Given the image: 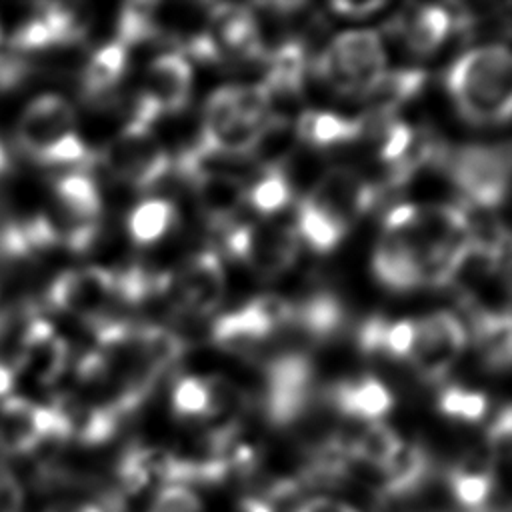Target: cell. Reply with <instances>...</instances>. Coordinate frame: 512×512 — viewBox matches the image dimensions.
Here are the masks:
<instances>
[{
	"mask_svg": "<svg viewBox=\"0 0 512 512\" xmlns=\"http://www.w3.org/2000/svg\"><path fill=\"white\" fill-rule=\"evenodd\" d=\"M176 222V208L166 198H150L138 204L128 216V234L136 244L160 242Z\"/></svg>",
	"mask_w": 512,
	"mask_h": 512,
	"instance_id": "cell-20",
	"label": "cell"
},
{
	"mask_svg": "<svg viewBox=\"0 0 512 512\" xmlns=\"http://www.w3.org/2000/svg\"><path fill=\"white\" fill-rule=\"evenodd\" d=\"M390 34L402 38L404 46L416 56L436 52L452 30L444 6H410L390 22Z\"/></svg>",
	"mask_w": 512,
	"mask_h": 512,
	"instance_id": "cell-16",
	"label": "cell"
},
{
	"mask_svg": "<svg viewBox=\"0 0 512 512\" xmlns=\"http://www.w3.org/2000/svg\"><path fill=\"white\" fill-rule=\"evenodd\" d=\"M76 134L74 108L58 94L36 96L20 114L16 126V142L22 154L36 164L66 138Z\"/></svg>",
	"mask_w": 512,
	"mask_h": 512,
	"instance_id": "cell-9",
	"label": "cell"
},
{
	"mask_svg": "<svg viewBox=\"0 0 512 512\" xmlns=\"http://www.w3.org/2000/svg\"><path fill=\"white\" fill-rule=\"evenodd\" d=\"M202 504L194 492L184 486H168L154 498L150 512H200Z\"/></svg>",
	"mask_w": 512,
	"mask_h": 512,
	"instance_id": "cell-28",
	"label": "cell"
},
{
	"mask_svg": "<svg viewBox=\"0 0 512 512\" xmlns=\"http://www.w3.org/2000/svg\"><path fill=\"white\" fill-rule=\"evenodd\" d=\"M472 334L478 346L482 364L490 370H506L510 364V316L476 318Z\"/></svg>",
	"mask_w": 512,
	"mask_h": 512,
	"instance_id": "cell-21",
	"label": "cell"
},
{
	"mask_svg": "<svg viewBox=\"0 0 512 512\" xmlns=\"http://www.w3.org/2000/svg\"><path fill=\"white\" fill-rule=\"evenodd\" d=\"M8 166H10V158H8V152H6V148L0 140V174H4L8 170Z\"/></svg>",
	"mask_w": 512,
	"mask_h": 512,
	"instance_id": "cell-34",
	"label": "cell"
},
{
	"mask_svg": "<svg viewBox=\"0 0 512 512\" xmlns=\"http://www.w3.org/2000/svg\"><path fill=\"white\" fill-rule=\"evenodd\" d=\"M46 302L88 326L110 316L116 302L114 274L104 266L64 270L48 286Z\"/></svg>",
	"mask_w": 512,
	"mask_h": 512,
	"instance_id": "cell-7",
	"label": "cell"
},
{
	"mask_svg": "<svg viewBox=\"0 0 512 512\" xmlns=\"http://www.w3.org/2000/svg\"><path fill=\"white\" fill-rule=\"evenodd\" d=\"M436 166L462 192L466 206L496 212L508 190L510 154L506 144H466L460 148L442 146Z\"/></svg>",
	"mask_w": 512,
	"mask_h": 512,
	"instance_id": "cell-3",
	"label": "cell"
},
{
	"mask_svg": "<svg viewBox=\"0 0 512 512\" xmlns=\"http://www.w3.org/2000/svg\"><path fill=\"white\" fill-rule=\"evenodd\" d=\"M226 252L252 272L274 278L286 274L298 260V234L286 224H230L224 228Z\"/></svg>",
	"mask_w": 512,
	"mask_h": 512,
	"instance_id": "cell-5",
	"label": "cell"
},
{
	"mask_svg": "<svg viewBox=\"0 0 512 512\" xmlns=\"http://www.w3.org/2000/svg\"><path fill=\"white\" fill-rule=\"evenodd\" d=\"M438 408L448 418L462 422H478L484 418L488 410V398L480 390L466 388L462 384H452L440 392Z\"/></svg>",
	"mask_w": 512,
	"mask_h": 512,
	"instance_id": "cell-24",
	"label": "cell"
},
{
	"mask_svg": "<svg viewBox=\"0 0 512 512\" xmlns=\"http://www.w3.org/2000/svg\"><path fill=\"white\" fill-rule=\"evenodd\" d=\"M200 218L212 228H228L246 200V188L234 174H202L190 180Z\"/></svg>",
	"mask_w": 512,
	"mask_h": 512,
	"instance_id": "cell-14",
	"label": "cell"
},
{
	"mask_svg": "<svg viewBox=\"0 0 512 512\" xmlns=\"http://www.w3.org/2000/svg\"><path fill=\"white\" fill-rule=\"evenodd\" d=\"M0 38H2V34H0Z\"/></svg>",
	"mask_w": 512,
	"mask_h": 512,
	"instance_id": "cell-35",
	"label": "cell"
},
{
	"mask_svg": "<svg viewBox=\"0 0 512 512\" xmlns=\"http://www.w3.org/2000/svg\"><path fill=\"white\" fill-rule=\"evenodd\" d=\"M226 294V270L214 250L194 252L176 276H170L168 296L186 314L206 316L214 312Z\"/></svg>",
	"mask_w": 512,
	"mask_h": 512,
	"instance_id": "cell-10",
	"label": "cell"
},
{
	"mask_svg": "<svg viewBox=\"0 0 512 512\" xmlns=\"http://www.w3.org/2000/svg\"><path fill=\"white\" fill-rule=\"evenodd\" d=\"M400 436L386 424L372 422L346 448L348 456L382 470L400 448Z\"/></svg>",
	"mask_w": 512,
	"mask_h": 512,
	"instance_id": "cell-22",
	"label": "cell"
},
{
	"mask_svg": "<svg viewBox=\"0 0 512 512\" xmlns=\"http://www.w3.org/2000/svg\"><path fill=\"white\" fill-rule=\"evenodd\" d=\"M296 512H358V510L348 506L346 502L320 496V498H312V500L304 502Z\"/></svg>",
	"mask_w": 512,
	"mask_h": 512,
	"instance_id": "cell-31",
	"label": "cell"
},
{
	"mask_svg": "<svg viewBox=\"0 0 512 512\" xmlns=\"http://www.w3.org/2000/svg\"><path fill=\"white\" fill-rule=\"evenodd\" d=\"M238 512H272V508L264 502V500H256V498H246L240 502Z\"/></svg>",
	"mask_w": 512,
	"mask_h": 512,
	"instance_id": "cell-33",
	"label": "cell"
},
{
	"mask_svg": "<svg viewBox=\"0 0 512 512\" xmlns=\"http://www.w3.org/2000/svg\"><path fill=\"white\" fill-rule=\"evenodd\" d=\"M46 440V406L22 396H8L0 404V450L28 454Z\"/></svg>",
	"mask_w": 512,
	"mask_h": 512,
	"instance_id": "cell-13",
	"label": "cell"
},
{
	"mask_svg": "<svg viewBox=\"0 0 512 512\" xmlns=\"http://www.w3.org/2000/svg\"><path fill=\"white\" fill-rule=\"evenodd\" d=\"M446 90L466 122L504 124L512 108L508 48L482 44L458 56L446 72Z\"/></svg>",
	"mask_w": 512,
	"mask_h": 512,
	"instance_id": "cell-1",
	"label": "cell"
},
{
	"mask_svg": "<svg viewBox=\"0 0 512 512\" xmlns=\"http://www.w3.org/2000/svg\"><path fill=\"white\" fill-rule=\"evenodd\" d=\"M34 66L16 52H0V94H8L30 80Z\"/></svg>",
	"mask_w": 512,
	"mask_h": 512,
	"instance_id": "cell-27",
	"label": "cell"
},
{
	"mask_svg": "<svg viewBox=\"0 0 512 512\" xmlns=\"http://www.w3.org/2000/svg\"><path fill=\"white\" fill-rule=\"evenodd\" d=\"M172 412L178 418H206L208 416V386L204 378L182 376L170 396Z\"/></svg>",
	"mask_w": 512,
	"mask_h": 512,
	"instance_id": "cell-26",
	"label": "cell"
},
{
	"mask_svg": "<svg viewBox=\"0 0 512 512\" xmlns=\"http://www.w3.org/2000/svg\"><path fill=\"white\" fill-rule=\"evenodd\" d=\"M100 162L112 178L132 190H148L168 176L172 162L168 150L156 138L152 128L126 124L104 144Z\"/></svg>",
	"mask_w": 512,
	"mask_h": 512,
	"instance_id": "cell-4",
	"label": "cell"
},
{
	"mask_svg": "<svg viewBox=\"0 0 512 512\" xmlns=\"http://www.w3.org/2000/svg\"><path fill=\"white\" fill-rule=\"evenodd\" d=\"M382 472V492L388 498H404L420 490L430 476V458L418 444L402 442Z\"/></svg>",
	"mask_w": 512,
	"mask_h": 512,
	"instance_id": "cell-19",
	"label": "cell"
},
{
	"mask_svg": "<svg viewBox=\"0 0 512 512\" xmlns=\"http://www.w3.org/2000/svg\"><path fill=\"white\" fill-rule=\"evenodd\" d=\"M14 382H16V370L0 362V398H8V392L12 390Z\"/></svg>",
	"mask_w": 512,
	"mask_h": 512,
	"instance_id": "cell-32",
	"label": "cell"
},
{
	"mask_svg": "<svg viewBox=\"0 0 512 512\" xmlns=\"http://www.w3.org/2000/svg\"><path fill=\"white\" fill-rule=\"evenodd\" d=\"M298 144L320 150L332 146H346L360 140V120H352L328 110H302L294 122Z\"/></svg>",
	"mask_w": 512,
	"mask_h": 512,
	"instance_id": "cell-18",
	"label": "cell"
},
{
	"mask_svg": "<svg viewBox=\"0 0 512 512\" xmlns=\"http://www.w3.org/2000/svg\"><path fill=\"white\" fill-rule=\"evenodd\" d=\"M292 196L282 170H260L258 180L246 190L250 206L260 214H276L284 210Z\"/></svg>",
	"mask_w": 512,
	"mask_h": 512,
	"instance_id": "cell-23",
	"label": "cell"
},
{
	"mask_svg": "<svg viewBox=\"0 0 512 512\" xmlns=\"http://www.w3.org/2000/svg\"><path fill=\"white\" fill-rule=\"evenodd\" d=\"M428 76L418 68L384 72L370 88L360 94L368 116L396 118L426 88Z\"/></svg>",
	"mask_w": 512,
	"mask_h": 512,
	"instance_id": "cell-15",
	"label": "cell"
},
{
	"mask_svg": "<svg viewBox=\"0 0 512 512\" xmlns=\"http://www.w3.org/2000/svg\"><path fill=\"white\" fill-rule=\"evenodd\" d=\"M68 356L66 340L50 322L34 316L24 332L16 372H26L38 384L50 386L64 374Z\"/></svg>",
	"mask_w": 512,
	"mask_h": 512,
	"instance_id": "cell-11",
	"label": "cell"
},
{
	"mask_svg": "<svg viewBox=\"0 0 512 512\" xmlns=\"http://www.w3.org/2000/svg\"><path fill=\"white\" fill-rule=\"evenodd\" d=\"M324 398L338 414L356 420H378L386 416L394 404L386 382L370 374H360L326 388Z\"/></svg>",
	"mask_w": 512,
	"mask_h": 512,
	"instance_id": "cell-12",
	"label": "cell"
},
{
	"mask_svg": "<svg viewBox=\"0 0 512 512\" xmlns=\"http://www.w3.org/2000/svg\"><path fill=\"white\" fill-rule=\"evenodd\" d=\"M466 346L464 324L446 310L414 320V342L408 354L410 368L420 380L434 384L448 376Z\"/></svg>",
	"mask_w": 512,
	"mask_h": 512,
	"instance_id": "cell-6",
	"label": "cell"
},
{
	"mask_svg": "<svg viewBox=\"0 0 512 512\" xmlns=\"http://www.w3.org/2000/svg\"><path fill=\"white\" fill-rule=\"evenodd\" d=\"M314 78L334 94L358 96L386 70V50L374 30L340 32L310 64Z\"/></svg>",
	"mask_w": 512,
	"mask_h": 512,
	"instance_id": "cell-2",
	"label": "cell"
},
{
	"mask_svg": "<svg viewBox=\"0 0 512 512\" xmlns=\"http://www.w3.org/2000/svg\"><path fill=\"white\" fill-rule=\"evenodd\" d=\"M450 490L454 498L470 510L484 506L492 498V476L482 470H468V468H454L448 476Z\"/></svg>",
	"mask_w": 512,
	"mask_h": 512,
	"instance_id": "cell-25",
	"label": "cell"
},
{
	"mask_svg": "<svg viewBox=\"0 0 512 512\" xmlns=\"http://www.w3.org/2000/svg\"><path fill=\"white\" fill-rule=\"evenodd\" d=\"M378 200V194L366 180L348 166L326 168L314 188L302 196L300 204L326 216L346 232Z\"/></svg>",
	"mask_w": 512,
	"mask_h": 512,
	"instance_id": "cell-8",
	"label": "cell"
},
{
	"mask_svg": "<svg viewBox=\"0 0 512 512\" xmlns=\"http://www.w3.org/2000/svg\"><path fill=\"white\" fill-rule=\"evenodd\" d=\"M384 6H386L384 2H360V4H354V2H334V4H330V8L334 12H338L340 16H350V18L370 16L376 10H382Z\"/></svg>",
	"mask_w": 512,
	"mask_h": 512,
	"instance_id": "cell-30",
	"label": "cell"
},
{
	"mask_svg": "<svg viewBox=\"0 0 512 512\" xmlns=\"http://www.w3.org/2000/svg\"><path fill=\"white\" fill-rule=\"evenodd\" d=\"M22 488L8 466L0 462V512H20Z\"/></svg>",
	"mask_w": 512,
	"mask_h": 512,
	"instance_id": "cell-29",
	"label": "cell"
},
{
	"mask_svg": "<svg viewBox=\"0 0 512 512\" xmlns=\"http://www.w3.org/2000/svg\"><path fill=\"white\" fill-rule=\"evenodd\" d=\"M128 62V48L118 40L102 44L80 70L82 96L96 108L110 104V94L122 80Z\"/></svg>",
	"mask_w": 512,
	"mask_h": 512,
	"instance_id": "cell-17",
	"label": "cell"
}]
</instances>
